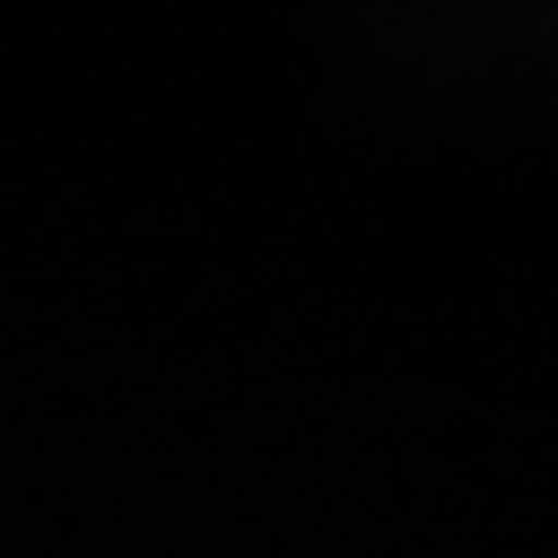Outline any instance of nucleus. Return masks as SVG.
Returning a JSON list of instances; mask_svg holds the SVG:
<instances>
[]
</instances>
